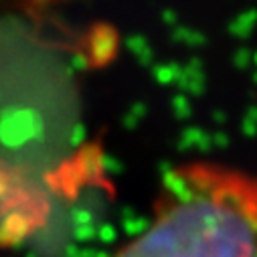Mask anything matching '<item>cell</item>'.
Returning a JSON list of instances; mask_svg holds the SVG:
<instances>
[{
  "label": "cell",
  "mask_w": 257,
  "mask_h": 257,
  "mask_svg": "<svg viewBox=\"0 0 257 257\" xmlns=\"http://www.w3.org/2000/svg\"><path fill=\"white\" fill-rule=\"evenodd\" d=\"M111 257H257V176L219 162L172 168L150 223Z\"/></svg>",
  "instance_id": "obj_1"
}]
</instances>
